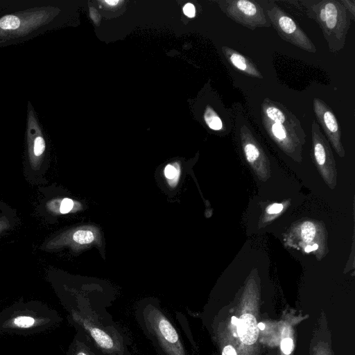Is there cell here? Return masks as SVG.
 I'll return each instance as SVG.
<instances>
[{
    "label": "cell",
    "mask_w": 355,
    "mask_h": 355,
    "mask_svg": "<svg viewBox=\"0 0 355 355\" xmlns=\"http://www.w3.org/2000/svg\"><path fill=\"white\" fill-rule=\"evenodd\" d=\"M67 355H103L90 338L78 332L71 343Z\"/></svg>",
    "instance_id": "cell-12"
},
{
    "label": "cell",
    "mask_w": 355,
    "mask_h": 355,
    "mask_svg": "<svg viewBox=\"0 0 355 355\" xmlns=\"http://www.w3.org/2000/svg\"><path fill=\"white\" fill-rule=\"evenodd\" d=\"M222 11L231 19L250 30L271 26L262 7L250 0L218 1Z\"/></svg>",
    "instance_id": "cell-5"
},
{
    "label": "cell",
    "mask_w": 355,
    "mask_h": 355,
    "mask_svg": "<svg viewBox=\"0 0 355 355\" xmlns=\"http://www.w3.org/2000/svg\"><path fill=\"white\" fill-rule=\"evenodd\" d=\"M73 206V202L69 198H64L60 205V211L62 214L69 212Z\"/></svg>",
    "instance_id": "cell-22"
},
{
    "label": "cell",
    "mask_w": 355,
    "mask_h": 355,
    "mask_svg": "<svg viewBox=\"0 0 355 355\" xmlns=\"http://www.w3.org/2000/svg\"><path fill=\"white\" fill-rule=\"evenodd\" d=\"M222 355H237V354L232 345H227L223 348Z\"/></svg>",
    "instance_id": "cell-25"
},
{
    "label": "cell",
    "mask_w": 355,
    "mask_h": 355,
    "mask_svg": "<svg viewBox=\"0 0 355 355\" xmlns=\"http://www.w3.org/2000/svg\"><path fill=\"white\" fill-rule=\"evenodd\" d=\"M307 15L318 24L330 52L344 48L351 17L339 1H319L308 7Z\"/></svg>",
    "instance_id": "cell-4"
},
{
    "label": "cell",
    "mask_w": 355,
    "mask_h": 355,
    "mask_svg": "<svg viewBox=\"0 0 355 355\" xmlns=\"http://www.w3.org/2000/svg\"><path fill=\"white\" fill-rule=\"evenodd\" d=\"M340 3L344 6L347 12L351 14V18L355 20V2L350 0H340Z\"/></svg>",
    "instance_id": "cell-21"
},
{
    "label": "cell",
    "mask_w": 355,
    "mask_h": 355,
    "mask_svg": "<svg viewBox=\"0 0 355 355\" xmlns=\"http://www.w3.org/2000/svg\"><path fill=\"white\" fill-rule=\"evenodd\" d=\"M19 26V19L14 15H7L0 19V27L3 29H16Z\"/></svg>",
    "instance_id": "cell-17"
},
{
    "label": "cell",
    "mask_w": 355,
    "mask_h": 355,
    "mask_svg": "<svg viewBox=\"0 0 355 355\" xmlns=\"http://www.w3.org/2000/svg\"><path fill=\"white\" fill-rule=\"evenodd\" d=\"M262 124L268 135L287 154L301 150L306 135L299 119L284 105L265 98L261 105Z\"/></svg>",
    "instance_id": "cell-1"
},
{
    "label": "cell",
    "mask_w": 355,
    "mask_h": 355,
    "mask_svg": "<svg viewBox=\"0 0 355 355\" xmlns=\"http://www.w3.org/2000/svg\"><path fill=\"white\" fill-rule=\"evenodd\" d=\"M222 51L225 58L234 68L248 76L263 78L257 66L245 55L226 46L222 47Z\"/></svg>",
    "instance_id": "cell-10"
},
{
    "label": "cell",
    "mask_w": 355,
    "mask_h": 355,
    "mask_svg": "<svg viewBox=\"0 0 355 355\" xmlns=\"http://www.w3.org/2000/svg\"><path fill=\"white\" fill-rule=\"evenodd\" d=\"M318 248V244L315 243L312 245H307L306 246V248H304V251L306 252H310L311 251H313V250H315Z\"/></svg>",
    "instance_id": "cell-26"
},
{
    "label": "cell",
    "mask_w": 355,
    "mask_h": 355,
    "mask_svg": "<svg viewBox=\"0 0 355 355\" xmlns=\"http://www.w3.org/2000/svg\"><path fill=\"white\" fill-rule=\"evenodd\" d=\"M37 323V320L30 315H19L14 317L11 321V327L18 329H27L34 327Z\"/></svg>",
    "instance_id": "cell-13"
},
{
    "label": "cell",
    "mask_w": 355,
    "mask_h": 355,
    "mask_svg": "<svg viewBox=\"0 0 355 355\" xmlns=\"http://www.w3.org/2000/svg\"><path fill=\"white\" fill-rule=\"evenodd\" d=\"M240 137L247 161L256 168L266 167L268 164L267 157L250 130L245 125L240 128Z\"/></svg>",
    "instance_id": "cell-9"
},
{
    "label": "cell",
    "mask_w": 355,
    "mask_h": 355,
    "mask_svg": "<svg viewBox=\"0 0 355 355\" xmlns=\"http://www.w3.org/2000/svg\"><path fill=\"white\" fill-rule=\"evenodd\" d=\"M183 11L184 13L189 17H193L195 16V7L191 3H187L183 8Z\"/></svg>",
    "instance_id": "cell-24"
},
{
    "label": "cell",
    "mask_w": 355,
    "mask_h": 355,
    "mask_svg": "<svg viewBox=\"0 0 355 355\" xmlns=\"http://www.w3.org/2000/svg\"><path fill=\"white\" fill-rule=\"evenodd\" d=\"M315 234V227L314 225L309 222H304L301 227V236L305 242L311 241Z\"/></svg>",
    "instance_id": "cell-16"
},
{
    "label": "cell",
    "mask_w": 355,
    "mask_h": 355,
    "mask_svg": "<svg viewBox=\"0 0 355 355\" xmlns=\"http://www.w3.org/2000/svg\"><path fill=\"white\" fill-rule=\"evenodd\" d=\"M45 150V141L42 137H37L34 141L33 152L35 156H40Z\"/></svg>",
    "instance_id": "cell-18"
},
{
    "label": "cell",
    "mask_w": 355,
    "mask_h": 355,
    "mask_svg": "<svg viewBox=\"0 0 355 355\" xmlns=\"http://www.w3.org/2000/svg\"><path fill=\"white\" fill-rule=\"evenodd\" d=\"M237 332L240 340L244 344H254L259 336V327L255 317L250 313L243 314L238 320Z\"/></svg>",
    "instance_id": "cell-11"
},
{
    "label": "cell",
    "mask_w": 355,
    "mask_h": 355,
    "mask_svg": "<svg viewBox=\"0 0 355 355\" xmlns=\"http://www.w3.org/2000/svg\"><path fill=\"white\" fill-rule=\"evenodd\" d=\"M73 239L75 242L80 244H87L92 243L94 239L92 232L89 230H77L73 235Z\"/></svg>",
    "instance_id": "cell-15"
},
{
    "label": "cell",
    "mask_w": 355,
    "mask_h": 355,
    "mask_svg": "<svg viewBox=\"0 0 355 355\" xmlns=\"http://www.w3.org/2000/svg\"><path fill=\"white\" fill-rule=\"evenodd\" d=\"M106 3L111 5H114L118 3V1H105Z\"/></svg>",
    "instance_id": "cell-27"
},
{
    "label": "cell",
    "mask_w": 355,
    "mask_h": 355,
    "mask_svg": "<svg viewBox=\"0 0 355 355\" xmlns=\"http://www.w3.org/2000/svg\"><path fill=\"white\" fill-rule=\"evenodd\" d=\"M271 26L284 40L310 53H315L316 47L298 24L277 6L266 11Z\"/></svg>",
    "instance_id": "cell-6"
},
{
    "label": "cell",
    "mask_w": 355,
    "mask_h": 355,
    "mask_svg": "<svg viewBox=\"0 0 355 355\" xmlns=\"http://www.w3.org/2000/svg\"><path fill=\"white\" fill-rule=\"evenodd\" d=\"M165 176L170 180H173L179 175V167L175 165L168 164L164 169Z\"/></svg>",
    "instance_id": "cell-19"
},
{
    "label": "cell",
    "mask_w": 355,
    "mask_h": 355,
    "mask_svg": "<svg viewBox=\"0 0 355 355\" xmlns=\"http://www.w3.org/2000/svg\"><path fill=\"white\" fill-rule=\"evenodd\" d=\"M283 208H284L283 205H282L280 203H274V204L270 205L267 208L266 211H267V213L269 214H276L281 212L282 211Z\"/></svg>",
    "instance_id": "cell-23"
},
{
    "label": "cell",
    "mask_w": 355,
    "mask_h": 355,
    "mask_svg": "<svg viewBox=\"0 0 355 355\" xmlns=\"http://www.w3.org/2000/svg\"><path fill=\"white\" fill-rule=\"evenodd\" d=\"M313 107L318 123L321 125L329 141L336 153L341 157L345 150L341 142V130L339 123L332 110L322 100L314 98Z\"/></svg>",
    "instance_id": "cell-7"
},
{
    "label": "cell",
    "mask_w": 355,
    "mask_h": 355,
    "mask_svg": "<svg viewBox=\"0 0 355 355\" xmlns=\"http://www.w3.org/2000/svg\"><path fill=\"white\" fill-rule=\"evenodd\" d=\"M293 341L290 338H286L282 340L281 349L286 355H289L293 351Z\"/></svg>",
    "instance_id": "cell-20"
},
{
    "label": "cell",
    "mask_w": 355,
    "mask_h": 355,
    "mask_svg": "<svg viewBox=\"0 0 355 355\" xmlns=\"http://www.w3.org/2000/svg\"><path fill=\"white\" fill-rule=\"evenodd\" d=\"M311 132L313 155L317 165L322 170L334 167V159L329 142L315 120L311 123Z\"/></svg>",
    "instance_id": "cell-8"
},
{
    "label": "cell",
    "mask_w": 355,
    "mask_h": 355,
    "mask_svg": "<svg viewBox=\"0 0 355 355\" xmlns=\"http://www.w3.org/2000/svg\"><path fill=\"white\" fill-rule=\"evenodd\" d=\"M136 318L145 335L162 355H187L180 337L169 319L157 305L142 304Z\"/></svg>",
    "instance_id": "cell-2"
},
{
    "label": "cell",
    "mask_w": 355,
    "mask_h": 355,
    "mask_svg": "<svg viewBox=\"0 0 355 355\" xmlns=\"http://www.w3.org/2000/svg\"><path fill=\"white\" fill-rule=\"evenodd\" d=\"M204 118L205 122L211 129L214 130H220L222 129V121L212 108L209 107H207Z\"/></svg>",
    "instance_id": "cell-14"
},
{
    "label": "cell",
    "mask_w": 355,
    "mask_h": 355,
    "mask_svg": "<svg viewBox=\"0 0 355 355\" xmlns=\"http://www.w3.org/2000/svg\"><path fill=\"white\" fill-rule=\"evenodd\" d=\"M79 332L87 336L103 355H130L126 338L108 317L92 309L73 314Z\"/></svg>",
    "instance_id": "cell-3"
}]
</instances>
